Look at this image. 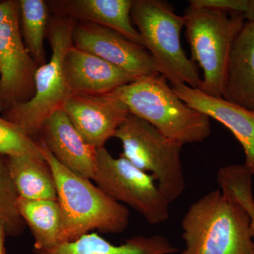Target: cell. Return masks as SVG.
<instances>
[{"instance_id": "9", "label": "cell", "mask_w": 254, "mask_h": 254, "mask_svg": "<svg viewBox=\"0 0 254 254\" xmlns=\"http://www.w3.org/2000/svg\"><path fill=\"white\" fill-rule=\"evenodd\" d=\"M38 68L23 42L18 1H0V94L4 110L31 99Z\"/></svg>"}, {"instance_id": "17", "label": "cell", "mask_w": 254, "mask_h": 254, "mask_svg": "<svg viewBox=\"0 0 254 254\" xmlns=\"http://www.w3.org/2000/svg\"><path fill=\"white\" fill-rule=\"evenodd\" d=\"M177 250L165 237L134 236L121 245H114L95 232L63 242L33 254H174Z\"/></svg>"}, {"instance_id": "22", "label": "cell", "mask_w": 254, "mask_h": 254, "mask_svg": "<svg viewBox=\"0 0 254 254\" xmlns=\"http://www.w3.org/2000/svg\"><path fill=\"white\" fill-rule=\"evenodd\" d=\"M18 198L6 165V157L0 155V221L4 224L6 232L10 234L18 233L23 227L24 221L16 207Z\"/></svg>"}, {"instance_id": "26", "label": "cell", "mask_w": 254, "mask_h": 254, "mask_svg": "<svg viewBox=\"0 0 254 254\" xmlns=\"http://www.w3.org/2000/svg\"><path fill=\"white\" fill-rule=\"evenodd\" d=\"M6 233V227L2 222L0 221V254H6L4 246Z\"/></svg>"}, {"instance_id": "12", "label": "cell", "mask_w": 254, "mask_h": 254, "mask_svg": "<svg viewBox=\"0 0 254 254\" xmlns=\"http://www.w3.org/2000/svg\"><path fill=\"white\" fill-rule=\"evenodd\" d=\"M172 88L182 101L217 120L233 133L245 151L244 165L254 176V111L185 84L173 86Z\"/></svg>"}, {"instance_id": "21", "label": "cell", "mask_w": 254, "mask_h": 254, "mask_svg": "<svg viewBox=\"0 0 254 254\" xmlns=\"http://www.w3.org/2000/svg\"><path fill=\"white\" fill-rule=\"evenodd\" d=\"M0 155L43 158L38 141L16 125L0 116Z\"/></svg>"}, {"instance_id": "24", "label": "cell", "mask_w": 254, "mask_h": 254, "mask_svg": "<svg viewBox=\"0 0 254 254\" xmlns=\"http://www.w3.org/2000/svg\"><path fill=\"white\" fill-rule=\"evenodd\" d=\"M190 4L205 6L226 11V12H245L247 0H190Z\"/></svg>"}, {"instance_id": "19", "label": "cell", "mask_w": 254, "mask_h": 254, "mask_svg": "<svg viewBox=\"0 0 254 254\" xmlns=\"http://www.w3.org/2000/svg\"><path fill=\"white\" fill-rule=\"evenodd\" d=\"M18 213L34 238V250H43L60 244L62 214L58 200H27L18 197Z\"/></svg>"}, {"instance_id": "20", "label": "cell", "mask_w": 254, "mask_h": 254, "mask_svg": "<svg viewBox=\"0 0 254 254\" xmlns=\"http://www.w3.org/2000/svg\"><path fill=\"white\" fill-rule=\"evenodd\" d=\"M20 26L23 42L38 66L46 63L44 39L48 29V4L43 0H20Z\"/></svg>"}, {"instance_id": "3", "label": "cell", "mask_w": 254, "mask_h": 254, "mask_svg": "<svg viewBox=\"0 0 254 254\" xmlns=\"http://www.w3.org/2000/svg\"><path fill=\"white\" fill-rule=\"evenodd\" d=\"M112 93L129 113L183 145L205 141L211 133L210 118L182 101L160 73L138 78Z\"/></svg>"}, {"instance_id": "15", "label": "cell", "mask_w": 254, "mask_h": 254, "mask_svg": "<svg viewBox=\"0 0 254 254\" xmlns=\"http://www.w3.org/2000/svg\"><path fill=\"white\" fill-rule=\"evenodd\" d=\"M48 4L57 16L109 28L143 46V38L131 21L133 0H57Z\"/></svg>"}, {"instance_id": "23", "label": "cell", "mask_w": 254, "mask_h": 254, "mask_svg": "<svg viewBox=\"0 0 254 254\" xmlns=\"http://www.w3.org/2000/svg\"><path fill=\"white\" fill-rule=\"evenodd\" d=\"M227 193L245 207L252 219L254 230V198L252 177L247 174H239L229 179L225 185Z\"/></svg>"}, {"instance_id": "25", "label": "cell", "mask_w": 254, "mask_h": 254, "mask_svg": "<svg viewBox=\"0 0 254 254\" xmlns=\"http://www.w3.org/2000/svg\"><path fill=\"white\" fill-rule=\"evenodd\" d=\"M244 15L247 21L254 23V0H247V9Z\"/></svg>"}, {"instance_id": "14", "label": "cell", "mask_w": 254, "mask_h": 254, "mask_svg": "<svg viewBox=\"0 0 254 254\" xmlns=\"http://www.w3.org/2000/svg\"><path fill=\"white\" fill-rule=\"evenodd\" d=\"M40 134L41 141L61 165L78 176L93 180L97 148L84 141L63 110L47 120Z\"/></svg>"}, {"instance_id": "2", "label": "cell", "mask_w": 254, "mask_h": 254, "mask_svg": "<svg viewBox=\"0 0 254 254\" xmlns=\"http://www.w3.org/2000/svg\"><path fill=\"white\" fill-rule=\"evenodd\" d=\"M182 254H254V230L245 207L221 190L207 193L182 222Z\"/></svg>"}, {"instance_id": "18", "label": "cell", "mask_w": 254, "mask_h": 254, "mask_svg": "<svg viewBox=\"0 0 254 254\" xmlns=\"http://www.w3.org/2000/svg\"><path fill=\"white\" fill-rule=\"evenodd\" d=\"M18 197L27 200H58L51 168L43 158L6 157Z\"/></svg>"}, {"instance_id": "27", "label": "cell", "mask_w": 254, "mask_h": 254, "mask_svg": "<svg viewBox=\"0 0 254 254\" xmlns=\"http://www.w3.org/2000/svg\"><path fill=\"white\" fill-rule=\"evenodd\" d=\"M0 86H1V74H0ZM4 110V106H3L2 101H1V94H0V113Z\"/></svg>"}, {"instance_id": "1", "label": "cell", "mask_w": 254, "mask_h": 254, "mask_svg": "<svg viewBox=\"0 0 254 254\" xmlns=\"http://www.w3.org/2000/svg\"><path fill=\"white\" fill-rule=\"evenodd\" d=\"M38 143L56 185L62 214L60 243L76 240L93 230L110 234L125 231L129 224L128 208L110 198L91 180L64 167L43 141Z\"/></svg>"}, {"instance_id": "6", "label": "cell", "mask_w": 254, "mask_h": 254, "mask_svg": "<svg viewBox=\"0 0 254 254\" xmlns=\"http://www.w3.org/2000/svg\"><path fill=\"white\" fill-rule=\"evenodd\" d=\"M131 16L159 73L172 86L185 84L199 88L202 79L198 68L182 46L184 16L177 14L161 0H133Z\"/></svg>"}, {"instance_id": "5", "label": "cell", "mask_w": 254, "mask_h": 254, "mask_svg": "<svg viewBox=\"0 0 254 254\" xmlns=\"http://www.w3.org/2000/svg\"><path fill=\"white\" fill-rule=\"evenodd\" d=\"M76 23L72 18L57 16L50 21L48 33L51 58L37 68L34 95L28 101L4 110L3 118L31 138L40 134L47 120L58 110H63L65 102L71 96L65 81L64 63L66 53L73 46Z\"/></svg>"}, {"instance_id": "8", "label": "cell", "mask_w": 254, "mask_h": 254, "mask_svg": "<svg viewBox=\"0 0 254 254\" xmlns=\"http://www.w3.org/2000/svg\"><path fill=\"white\" fill-rule=\"evenodd\" d=\"M93 180L110 198L129 205L151 225L163 223L170 218V203L153 176L122 155L114 158L105 147L97 149Z\"/></svg>"}, {"instance_id": "16", "label": "cell", "mask_w": 254, "mask_h": 254, "mask_svg": "<svg viewBox=\"0 0 254 254\" xmlns=\"http://www.w3.org/2000/svg\"><path fill=\"white\" fill-rule=\"evenodd\" d=\"M222 98L254 111V23L246 21L232 47Z\"/></svg>"}, {"instance_id": "13", "label": "cell", "mask_w": 254, "mask_h": 254, "mask_svg": "<svg viewBox=\"0 0 254 254\" xmlns=\"http://www.w3.org/2000/svg\"><path fill=\"white\" fill-rule=\"evenodd\" d=\"M64 72L71 95L109 93L137 79L121 68L73 45L65 56Z\"/></svg>"}, {"instance_id": "11", "label": "cell", "mask_w": 254, "mask_h": 254, "mask_svg": "<svg viewBox=\"0 0 254 254\" xmlns=\"http://www.w3.org/2000/svg\"><path fill=\"white\" fill-rule=\"evenodd\" d=\"M63 110L84 141L97 149L105 147L129 114L127 105L112 92L71 95Z\"/></svg>"}, {"instance_id": "10", "label": "cell", "mask_w": 254, "mask_h": 254, "mask_svg": "<svg viewBox=\"0 0 254 254\" xmlns=\"http://www.w3.org/2000/svg\"><path fill=\"white\" fill-rule=\"evenodd\" d=\"M72 41L78 49L104 60L136 78L159 73L154 60L144 47L109 28L76 21Z\"/></svg>"}, {"instance_id": "7", "label": "cell", "mask_w": 254, "mask_h": 254, "mask_svg": "<svg viewBox=\"0 0 254 254\" xmlns=\"http://www.w3.org/2000/svg\"><path fill=\"white\" fill-rule=\"evenodd\" d=\"M122 142V156L145 173H150L170 203L186 187L182 150L183 144L163 135L143 119L129 113L115 133Z\"/></svg>"}, {"instance_id": "4", "label": "cell", "mask_w": 254, "mask_h": 254, "mask_svg": "<svg viewBox=\"0 0 254 254\" xmlns=\"http://www.w3.org/2000/svg\"><path fill=\"white\" fill-rule=\"evenodd\" d=\"M183 16L190 60L203 71L198 89L222 98L232 47L246 22L245 15L190 4Z\"/></svg>"}]
</instances>
